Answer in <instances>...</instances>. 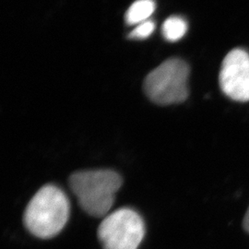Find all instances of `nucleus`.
<instances>
[{"label": "nucleus", "mask_w": 249, "mask_h": 249, "mask_svg": "<svg viewBox=\"0 0 249 249\" xmlns=\"http://www.w3.org/2000/svg\"><path fill=\"white\" fill-rule=\"evenodd\" d=\"M70 213L71 204L62 189L46 185L36 192L27 205L23 222L32 234L48 239L62 231Z\"/></svg>", "instance_id": "nucleus-1"}, {"label": "nucleus", "mask_w": 249, "mask_h": 249, "mask_svg": "<svg viewBox=\"0 0 249 249\" xmlns=\"http://www.w3.org/2000/svg\"><path fill=\"white\" fill-rule=\"evenodd\" d=\"M122 184L121 176L110 169L80 171L70 178V187L81 209L93 217L110 213Z\"/></svg>", "instance_id": "nucleus-2"}, {"label": "nucleus", "mask_w": 249, "mask_h": 249, "mask_svg": "<svg viewBox=\"0 0 249 249\" xmlns=\"http://www.w3.org/2000/svg\"><path fill=\"white\" fill-rule=\"evenodd\" d=\"M189 67L181 59L172 58L160 64L146 77L144 90L155 104H179L188 96Z\"/></svg>", "instance_id": "nucleus-3"}, {"label": "nucleus", "mask_w": 249, "mask_h": 249, "mask_svg": "<svg viewBox=\"0 0 249 249\" xmlns=\"http://www.w3.org/2000/svg\"><path fill=\"white\" fill-rule=\"evenodd\" d=\"M145 231L142 216L131 209L122 208L104 218L97 233L104 249H138Z\"/></svg>", "instance_id": "nucleus-4"}, {"label": "nucleus", "mask_w": 249, "mask_h": 249, "mask_svg": "<svg viewBox=\"0 0 249 249\" xmlns=\"http://www.w3.org/2000/svg\"><path fill=\"white\" fill-rule=\"evenodd\" d=\"M223 93L236 102L249 101V54L233 49L223 59L219 76Z\"/></svg>", "instance_id": "nucleus-5"}, {"label": "nucleus", "mask_w": 249, "mask_h": 249, "mask_svg": "<svg viewBox=\"0 0 249 249\" xmlns=\"http://www.w3.org/2000/svg\"><path fill=\"white\" fill-rule=\"evenodd\" d=\"M156 9L154 0H136L125 13V21L128 25L141 24L149 20Z\"/></svg>", "instance_id": "nucleus-6"}, {"label": "nucleus", "mask_w": 249, "mask_h": 249, "mask_svg": "<svg viewBox=\"0 0 249 249\" xmlns=\"http://www.w3.org/2000/svg\"><path fill=\"white\" fill-rule=\"evenodd\" d=\"M161 31L162 36L167 41L177 42L187 34V20L178 16L170 17L164 21Z\"/></svg>", "instance_id": "nucleus-7"}, {"label": "nucleus", "mask_w": 249, "mask_h": 249, "mask_svg": "<svg viewBox=\"0 0 249 249\" xmlns=\"http://www.w3.org/2000/svg\"><path fill=\"white\" fill-rule=\"evenodd\" d=\"M154 29H155V23L151 19H149L136 27L128 35V38L137 39V40L148 38L149 36L152 35V33L154 32Z\"/></svg>", "instance_id": "nucleus-8"}, {"label": "nucleus", "mask_w": 249, "mask_h": 249, "mask_svg": "<svg viewBox=\"0 0 249 249\" xmlns=\"http://www.w3.org/2000/svg\"><path fill=\"white\" fill-rule=\"evenodd\" d=\"M243 228L245 229V231L249 233V207L243 220Z\"/></svg>", "instance_id": "nucleus-9"}]
</instances>
